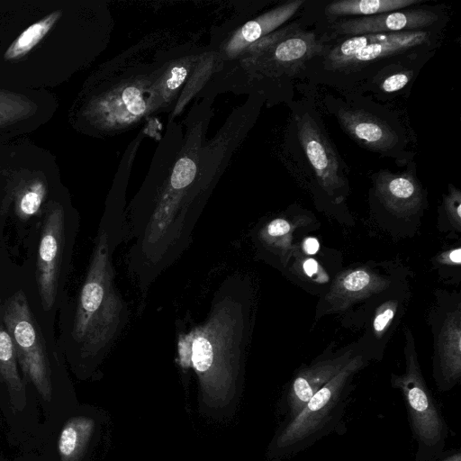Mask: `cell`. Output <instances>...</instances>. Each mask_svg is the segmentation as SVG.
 <instances>
[{"label": "cell", "mask_w": 461, "mask_h": 461, "mask_svg": "<svg viewBox=\"0 0 461 461\" xmlns=\"http://www.w3.org/2000/svg\"><path fill=\"white\" fill-rule=\"evenodd\" d=\"M125 210V185L115 182L99 223L73 319L71 337L83 360L103 358L129 321V308L117 287L113 263L114 253L126 238Z\"/></svg>", "instance_id": "6da1fadb"}, {"label": "cell", "mask_w": 461, "mask_h": 461, "mask_svg": "<svg viewBox=\"0 0 461 461\" xmlns=\"http://www.w3.org/2000/svg\"><path fill=\"white\" fill-rule=\"evenodd\" d=\"M445 29L326 37L304 68L303 80L313 87L356 92L384 67L418 54L437 51Z\"/></svg>", "instance_id": "7a4b0ae2"}, {"label": "cell", "mask_w": 461, "mask_h": 461, "mask_svg": "<svg viewBox=\"0 0 461 461\" xmlns=\"http://www.w3.org/2000/svg\"><path fill=\"white\" fill-rule=\"evenodd\" d=\"M303 96L294 99L285 146L295 169L327 195L341 197L348 188L347 164L331 140L315 98L313 86L304 85Z\"/></svg>", "instance_id": "3957f363"}, {"label": "cell", "mask_w": 461, "mask_h": 461, "mask_svg": "<svg viewBox=\"0 0 461 461\" xmlns=\"http://www.w3.org/2000/svg\"><path fill=\"white\" fill-rule=\"evenodd\" d=\"M321 104L345 134L359 147L405 166L413 160L408 149L410 134L396 109L368 95L357 92L328 93Z\"/></svg>", "instance_id": "277c9868"}, {"label": "cell", "mask_w": 461, "mask_h": 461, "mask_svg": "<svg viewBox=\"0 0 461 461\" xmlns=\"http://www.w3.org/2000/svg\"><path fill=\"white\" fill-rule=\"evenodd\" d=\"M256 43L250 68L261 86L258 94H270L273 103L290 104L295 81L303 80L305 64L321 49L322 37L300 10L294 20Z\"/></svg>", "instance_id": "5b68a950"}, {"label": "cell", "mask_w": 461, "mask_h": 461, "mask_svg": "<svg viewBox=\"0 0 461 461\" xmlns=\"http://www.w3.org/2000/svg\"><path fill=\"white\" fill-rule=\"evenodd\" d=\"M2 318L13 339L23 374L41 396L47 402L50 401L52 384L44 338L23 290L4 303Z\"/></svg>", "instance_id": "8992f818"}, {"label": "cell", "mask_w": 461, "mask_h": 461, "mask_svg": "<svg viewBox=\"0 0 461 461\" xmlns=\"http://www.w3.org/2000/svg\"><path fill=\"white\" fill-rule=\"evenodd\" d=\"M448 21L447 5L423 3L372 16L339 19L313 29L326 37H341L446 29Z\"/></svg>", "instance_id": "52a82bcc"}, {"label": "cell", "mask_w": 461, "mask_h": 461, "mask_svg": "<svg viewBox=\"0 0 461 461\" xmlns=\"http://www.w3.org/2000/svg\"><path fill=\"white\" fill-rule=\"evenodd\" d=\"M65 241V212L57 203L45 212L36 261V282L41 306L50 310L56 300L63 247Z\"/></svg>", "instance_id": "ba28073f"}, {"label": "cell", "mask_w": 461, "mask_h": 461, "mask_svg": "<svg viewBox=\"0 0 461 461\" xmlns=\"http://www.w3.org/2000/svg\"><path fill=\"white\" fill-rule=\"evenodd\" d=\"M359 366L358 358L350 360L339 373L312 396L282 431L278 438L281 447L295 444L322 426L336 405L348 378Z\"/></svg>", "instance_id": "9c48e42d"}, {"label": "cell", "mask_w": 461, "mask_h": 461, "mask_svg": "<svg viewBox=\"0 0 461 461\" xmlns=\"http://www.w3.org/2000/svg\"><path fill=\"white\" fill-rule=\"evenodd\" d=\"M435 53L429 51L388 65L356 92L368 95L383 104L408 97L414 81Z\"/></svg>", "instance_id": "30bf717a"}, {"label": "cell", "mask_w": 461, "mask_h": 461, "mask_svg": "<svg viewBox=\"0 0 461 461\" xmlns=\"http://www.w3.org/2000/svg\"><path fill=\"white\" fill-rule=\"evenodd\" d=\"M395 384L405 396L419 439L427 446H434L441 438L442 422L417 367L409 366L407 374L398 377Z\"/></svg>", "instance_id": "8fae6325"}, {"label": "cell", "mask_w": 461, "mask_h": 461, "mask_svg": "<svg viewBox=\"0 0 461 461\" xmlns=\"http://www.w3.org/2000/svg\"><path fill=\"white\" fill-rule=\"evenodd\" d=\"M426 3V0L308 1L301 9L312 26L344 18L372 16Z\"/></svg>", "instance_id": "7c38bea8"}, {"label": "cell", "mask_w": 461, "mask_h": 461, "mask_svg": "<svg viewBox=\"0 0 461 461\" xmlns=\"http://www.w3.org/2000/svg\"><path fill=\"white\" fill-rule=\"evenodd\" d=\"M414 160L405 165L401 172L380 169L373 174L375 194L394 211L416 209L423 200V191L416 174Z\"/></svg>", "instance_id": "4fadbf2b"}, {"label": "cell", "mask_w": 461, "mask_h": 461, "mask_svg": "<svg viewBox=\"0 0 461 461\" xmlns=\"http://www.w3.org/2000/svg\"><path fill=\"white\" fill-rule=\"evenodd\" d=\"M306 0L280 3L257 18L246 23L229 42L228 50L240 52L276 32L297 16Z\"/></svg>", "instance_id": "5bb4252c"}, {"label": "cell", "mask_w": 461, "mask_h": 461, "mask_svg": "<svg viewBox=\"0 0 461 461\" xmlns=\"http://www.w3.org/2000/svg\"><path fill=\"white\" fill-rule=\"evenodd\" d=\"M348 362L342 357L303 370L294 380L288 396L293 418L302 411L312 396L339 373Z\"/></svg>", "instance_id": "9a60e30c"}, {"label": "cell", "mask_w": 461, "mask_h": 461, "mask_svg": "<svg viewBox=\"0 0 461 461\" xmlns=\"http://www.w3.org/2000/svg\"><path fill=\"white\" fill-rule=\"evenodd\" d=\"M46 195V184L39 176L26 177L14 182L7 190L4 208L8 209L11 203L21 221H27L39 214Z\"/></svg>", "instance_id": "2e32d148"}, {"label": "cell", "mask_w": 461, "mask_h": 461, "mask_svg": "<svg viewBox=\"0 0 461 461\" xmlns=\"http://www.w3.org/2000/svg\"><path fill=\"white\" fill-rule=\"evenodd\" d=\"M94 422L86 417H73L64 425L58 450L61 461H79L92 434Z\"/></svg>", "instance_id": "e0dca14e"}, {"label": "cell", "mask_w": 461, "mask_h": 461, "mask_svg": "<svg viewBox=\"0 0 461 461\" xmlns=\"http://www.w3.org/2000/svg\"><path fill=\"white\" fill-rule=\"evenodd\" d=\"M17 356L13 339L2 318L0 305V379L6 384L11 398L24 402V385L17 368Z\"/></svg>", "instance_id": "ac0fdd59"}, {"label": "cell", "mask_w": 461, "mask_h": 461, "mask_svg": "<svg viewBox=\"0 0 461 461\" xmlns=\"http://www.w3.org/2000/svg\"><path fill=\"white\" fill-rule=\"evenodd\" d=\"M61 17V11H54L24 30L5 53V59L14 60L29 53L51 30Z\"/></svg>", "instance_id": "d6986e66"}, {"label": "cell", "mask_w": 461, "mask_h": 461, "mask_svg": "<svg viewBox=\"0 0 461 461\" xmlns=\"http://www.w3.org/2000/svg\"><path fill=\"white\" fill-rule=\"evenodd\" d=\"M32 104L22 96L0 91V126L26 117Z\"/></svg>", "instance_id": "ffe728a7"}, {"label": "cell", "mask_w": 461, "mask_h": 461, "mask_svg": "<svg viewBox=\"0 0 461 461\" xmlns=\"http://www.w3.org/2000/svg\"><path fill=\"white\" fill-rule=\"evenodd\" d=\"M370 283V276L364 270H357L348 274L343 280V286L349 292L364 289Z\"/></svg>", "instance_id": "44dd1931"}, {"label": "cell", "mask_w": 461, "mask_h": 461, "mask_svg": "<svg viewBox=\"0 0 461 461\" xmlns=\"http://www.w3.org/2000/svg\"><path fill=\"white\" fill-rule=\"evenodd\" d=\"M290 228V224L286 220L282 218L274 219L264 228L261 236L271 238L284 236L289 232Z\"/></svg>", "instance_id": "7402d4cb"}, {"label": "cell", "mask_w": 461, "mask_h": 461, "mask_svg": "<svg viewBox=\"0 0 461 461\" xmlns=\"http://www.w3.org/2000/svg\"><path fill=\"white\" fill-rule=\"evenodd\" d=\"M394 312L393 309H385L383 312L379 313L374 321V329L377 332L383 331L388 323L392 321Z\"/></svg>", "instance_id": "603a6c76"}, {"label": "cell", "mask_w": 461, "mask_h": 461, "mask_svg": "<svg viewBox=\"0 0 461 461\" xmlns=\"http://www.w3.org/2000/svg\"><path fill=\"white\" fill-rule=\"evenodd\" d=\"M319 242L314 238H309L304 241L303 249L307 254L313 255L319 250Z\"/></svg>", "instance_id": "cb8c5ba5"}, {"label": "cell", "mask_w": 461, "mask_h": 461, "mask_svg": "<svg viewBox=\"0 0 461 461\" xmlns=\"http://www.w3.org/2000/svg\"><path fill=\"white\" fill-rule=\"evenodd\" d=\"M318 268L319 266L317 261L312 258H309L303 263V270L309 276H312L315 273H317Z\"/></svg>", "instance_id": "d4e9b609"}, {"label": "cell", "mask_w": 461, "mask_h": 461, "mask_svg": "<svg viewBox=\"0 0 461 461\" xmlns=\"http://www.w3.org/2000/svg\"><path fill=\"white\" fill-rule=\"evenodd\" d=\"M449 258L453 263L460 264L461 262V249H456L451 251Z\"/></svg>", "instance_id": "484cf974"}, {"label": "cell", "mask_w": 461, "mask_h": 461, "mask_svg": "<svg viewBox=\"0 0 461 461\" xmlns=\"http://www.w3.org/2000/svg\"><path fill=\"white\" fill-rule=\"evenodd\" d=\"M444 461H461V455L460 454H455L445 459Z\"/></svg>", "instance_id": "4316f807"}]
</instances>
